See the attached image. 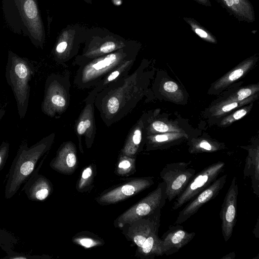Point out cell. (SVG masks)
Returning a JSON list of instances; mask_svg holds the SVG:
<instances>
[{
  "mask_svg": "<svg viewBox=\"0 0 259 259\" xmlns=\"http://www.w3.org/2000/svg\"><path fill=\"white\" fill-rule=\"evenodd\" d=\"M76 242L87 248L92 247L99 244V242L89 237H83L76 239Z\"/></svg>",
  "mask_w": 259,
  "mask_h": 259,
  "instance_id": "obj_28",
  "label": "cell"
},
{
  "mask_svg": "<svg viewBox=\"0 0 259 259\" xmlns=\"http://www.w3.org/2000/svg\"><path fill=\"white\" fill-rule=\"evenodd\" d=\"M52 137H46L30 147L22 143L17 152L8 175L5 197L11 198L29 178L40 158L49 150Z\"/></svg>",
  "mask_w": 259,
  "mask_h": 259,
  "instance_id": "obj_2",
  "label": "cell"
},
{
  "mask_svg": "<svg viewBox=\"0 0 259 259\" xmlns=\"http://www.w3.org/2000/svg\"><path fill=\"white\" fill-rule=\"evenodd\" d=\"M153 128L157 132L165 133L169 131V126L163 122L156 121L152 123Z\"/></svg>",
  "mask_w": 259,
  "mask_h": 259,
  "instance_id": "obj_30",
  "label": "cell"
},
{
  "mask_svg": "<svg viewBox=\"0 0 259 259\" xmlns=\"http://www.w3.org/2000/svg\"><path fill=\"white\" fill-rule=\"evenodd\" d=\"M90 125L91 121L89 119L80 121L77 127V132L78 134L79 135L83 134Z\"/></svg>",
  "mask_w": 259,
  "mask_h": 259,
  "instance_id": "obj_31",
  "label": "cell"
},
{
  "mask_svg": "<svg viewBox=\"0 0 259 259\" xmlns=\"http://www.w3.org/2000/svg\"><path fill=\"white\" fill-rule=\"evenodd\" d=\"M5 20L15 33L27 36L36 47L44 41V30L36 0H2Z\"/></svg>",
  "mask_w": 259,
  "mask_h": 259,
  "instance_id": "obj_1",
  "label": "cell"
},
{
  "mask_svg": "<svg viewBox=\"0 0 259 259\" xmlns=\"http://www.w3.org/2000/svg\"><path fill=\"white\" fill-rule=\"evenodd\" d=\"M163 89L168 93H174L178 90V86L174 81H167L164 83Z\"/></svg>",
  "mask_w": 259,
  "mask_h": 259,
  "instance_id": "obj_32",
  "label": "cell"
},
{
  "mask_svg": "<svg viewBox=\"0 0 259 259\" xmlns=\"http://www.w3.org/2000/svg\"><path fill=\"white\" fill-rule=\"evenodd\" d=\"M167 196L164 182L158 184L155 189L132 206L114 221L115 227L121 228L137 219L150 215L165 205Z\"/></svg>",
  "mask_w": 259,
  "mask_h": 259,
  "instance_id": "obj_4",
  "label": "cell"
},
{
  "mask_svg": "<svg viewBox=\"0 0 259 259\" xmlns=\"http://www.w3.org/2000/svg\"><path fill=\"white\" fill-rule=\"evenodd\" d=\"M198 3L199 4H200L201 5L206 6V7H211V4L209 0H193Z\"/></svg>",
  "mask_w": 259,
  "mask_h": 259,
  "instance_id": "obj_37",
  "label": "cell"
},
{
  "mask_svg": "<svg viewBox=\"0 0 259 259\" xmlns=\"http://www.w3.org/2000/svg\"><path fill=\"white\" fill-rule=\"evenodd\" d=\"M161 209L125 225L123 233L128 240L133 242L137 248L141 247L152 233L158 231L160 224Z\"/></svg>",
  "mask_w": 259,
  "mask_h": 259,
  "instance_id": "obj_7",
  "label": "cell"
},
{
  "mask_svg": "<svg viewBox=\"0 0 259 259\" xmlns=\"http://www.w3.org/2000/svg\"><path fill=\"white\" fill-rule=\"evenodd\" d=\"M135 160L130 157L122 158L118 164L117 172L120 175H127L135 169Z\"/></svg>",
  "mask_w": 259,
  "mask_h": 259,
  "instance_id": "obj_22",
  "label": "cell"
},
{
  "mask_svg": "<svg viewBox=\"0 0 259 259\" xmlns=\"http://www.w3.org/2000/svg\"><path fill=\"white\" fill-rule=\"evenodd\" d=\"M225 166L224 162L218 161L195 174L183 191L176 198L172 209L180 208L208 187L218 178Z\"/></svg>",
  "mask_w": 259,
  "mask_h": 259,
  "instance_id": "obj_6",
  "label": "cell"
},
{
  "mask_svg": "<svg viewBox=\"0 0 259 259\" xmlns=\"http://www.w3.org/2000/svg\"><path fill=\"white\" fill-rule=\"evenodd\" d=\"M231 15L240 21L253 22L255 15L253 7L248 0H216Z\"/></svg>",
  "mask_w": 259,
  "mask_h": 259,
  "instance_id": "obj_13",
  "label": "cell"
},
{
  "mask_svg": "<svg viewBox=\"0 0 259 259\" xmlns=\"http://www.w3.org/2000/svg\"><path fill=\"white\" fill-rule=\"evenodd\" d=\"M142 140V134L140 130H136L132 138V141L135 145H138L141 143Z\"/></svg>",
  "mask_w": 259,
  "mask_h": 259,
  "instance_id": "obj_34",
  "label": "cell"
},
{
  "mask_svg": "<svg viewBox=\"0 0 259 259\" xmlns=\"http://www.w3.org/2000/svg\"><path fill=\"white\" fill-rule=\"evenodd\" d=\"M191 161L168 163L160 172L161 179L165 184L167 199L171 201L185 189L195 174V170L189 167Z\"/></svg>",
  "mask_w": 259,
  "mask_h": 259,
  "instance_id": "obj_5",
  "label": "cell"
},
{
  "mask_svg": "<svg viewBox=\"0 0 259 259\" xmlns=\"http://www.w3.org/2000/svg\"><path fill=\"white\" fill-rule=\"evenodd\" d=\"M119 74V72L118 71H115L112 72L109 76H108L107 79L108 81H112L115 79Z\"/></svg>",
  "mask_w": 259,
  "mask_h": 259,
  "instance_id": "obj_38",
  "label": "cell"
},
{
  "mask_svg": "<svg viewBox=\"0 0 259 259\" xmlns=\"http://www.w3.org/2000/svg\"><path fill=\"white\" fill-rule=\"evenodd\" d=\"M183 19L190 26L191 30L205 41L213 44L217 42L215 36L196 20L190 17H184Z\"/></svg>",
  "mask_w": 259,
  "mask_h": 259,
  "instance_id": "obj_18",
  "label": "cell"
},
{
  "mask_svg": "<svg viewBox=\"0 0 259 259\" xmlns=\"http://www.w3.org/2000/svg\"><path fill=\"white\" fill-rule=\"evenodd\" d=\"M227 178L224 175L198 193L179 213L175 224H181L196 213L204 204L215 198L224 187Z\"/></svg>",
  "mask_w": 259,
  "mask_h": 259,
  "instance_id": "obj_8",
  "label": "cell"
},
{
  "mask_svg": "<svg viewBox=\"0 0 259 259\" xmlns=\"http://www.w3.org/2000/svg\"><path fill=\"white\" fill-rule=\"evenodd\" d=\"M5 112H6L5 110H4L3 108H1L0 109V121L1 120V119H2L3 116H4V115L5 114Z\"/></svg>",
  "mask_w": 259,
  "mask_h": 259,
  "instance_id": "obj_40",
  "label": "cell"
},
{
  "mask_svg": "<svg viewBox=\"0 0 259 259\" xmlns=\"http://www.w3.org/2000/svg\"><path fill=\"white\" fill-rule=\"evenodd\" d=\"M158 231L152 233L142 244L137 248L136 255L142 259H152L155 256L164 254L163 242L158 235Z\"/></svg>",
  "mask_w": 259,
  "mask_h": 259,
  "instance_id": "obj_16",
  "label": "cell"
},
{
  "mask_svg": "<svg viewBox=\"0 0 259 259\" xmlns=\"http://www.w3.org/2000/svg\"><path fill=\"white\" fill-rule=\"evenodd\" d=\"M115 48V44L112 41L106 42L100 48V51L104 53L112 52Z\"/></svg>",
  "mask_w": 259,
  "mask_h": 259,
  "instance_id": "obj_33",
  "label": "cell"
},
{
  "mask_svg": "<svg viewBox=\"0 0 259 259\" xmlns=\"http://www.w3.org/2000/svg\"><path fill=\"white\" fill-rule=\"evenodd\" d=\"M223 148L220 144L210 142L206 140L193 142L191 144L189 151L192 153L212 152Z\"/></svg>",
  "mask_w": 259,
  "mask_h": 259,
  "instance_id": "obj_20",
  "label": "cell"
},
{
  "mask_svg": "<svg viewBox=\"0 0 259 259\" xmlns=\"http://www.w3.org/2000/svg\"><path fill=\"white\" fill-rule=\"evenodd\" d=\"M77 158L75 152L71 149H63L50 163L51 167L63 174H71L75 169Z\"/></svg>",
  "mask_w": 259,
  "mask_h": 259,
  "instance_id": "obj_17",
  "label": "cell"
},
{
  "mask_svg": "<svg viewBox=\"0 0 259 259\" xmlns=\"http://www.w3.org/2000/svg\"><path fill=\"white\" fill-rule=\"evenodd\" d=\"M116 57L115 54H110L105 57L104 59L101 60L96 64L92 65V68L96 70H102L107 66H110L116 60Z\"/></svg>",
  "mask_w": 259,
  "mask_h": 259,
  "instance_id": "obj_25",
  "label": "cell"
},
{
  "mask_svg": "<svg viewBox=\"0 0 259 259\" xmlns=\"http://www.w3.org/2000/svg\"><path fill=\"white\" fill-rule=\"evenodd\" d=\"M249 111L248 108L245 107L237 110L228 117L225 118L221 122L222 124L230 123L235 120H239L244 117Z\"/></svg>",
  "mask_w": 259,
  "mask_h": 259,
  "instance_id": "obj_24",
  "label": "cell"
},
{
  "mask_svg": "<svg viewBox=\"0 0 259 259\" xmlns=\"http://www.w3.org/2000/svg\"><path fill=\"white\" fill-rule=\"evenodd\" d=\"M258 218L257 219L256 223L253 230V233L256 238H259V222Z\"/></svg>",
  "mask_w": 259,
  "mask_h": 259,
  "instance_id": "obj_36",
  "label": "cell"
},
{
  "mask_svg": "<svg viewBox=\"0 0 259 259\" xmlns=\"http://www.w3.org/2000/svg\"><path fill=\"white\" fill-rule=\"evenodd\" d=\"M43 160L35 168L32 174L24 184V191L28 199L32 201H43L46 199L53 191L51 182L38 171Z\"/></svg>",
  "mask_w": 259,
  "mask_h": 259,
  "instance_id": "obj_11",
  "label": "cell"
},
{
  "mask_svg": "<svg viewBox=\"0 0 259 259\" xmlns=\"http://www.w3.org/2000/svg\"><path fill=\"white\" fill-rule=\"evenodd\" d=\"M67 46V43L65 41H62L59 43L56 49V52L58 53H62L66 50Z\"/></svg>",
  "mask_w": 259,
  "mask_h": 259,
  "instance_id": "obj_35",
  "label": "cell"
},
{
  "mask_svg": "<svg viewBox=\"0 0 259 259\" xmlns=\"http://www.w3.org/2000/svg\"><path fill=\"white\" fill-rule=\"evenodd\" d=\"M255 98V95L242 101H223L215 107L213 111L215 116H221L231 110L251 102Z\"/></svg>",
  "mask_w": 259,
  "mask_h": 259,
  "instance_id": "obj_19",
  "label": "cell"
},
{
  "mask_svg": "<svg viewBox=\"0 0 259 259\" xmlns=\"http://www.w3.org/2000/svg\"><path fill=\"white\" fill-rule=\"evenodd\" d=\"M255 57H251L241 62L233 70L220 78L214 84V91L224 89L239 79L249 70L255 62Z\"/></svg>",
  "mask_w": 259,
  "mask_h": 259,
  "instance_id": "obj_15",
  "label": "cell"
},
{
  "mask_svg": "<svg viewBox=\"0 0 259 259\" xmlns=\"http://www.w3.org/2000/svg\"><path fill=\"white\" fill-rule=\"evenodd\" d=\"M93 175V170L92 166H89L83 170L77 186L78 191L82 190L90 183Z\"/></svg>",
  "mask_w": 259,
  "mask_h": 259,
  "instance_id": "obj_23",
  "label": "cell"
},
{
  "mask_svg": "<svg viewBox=\"0 0 259 259\" xmlns=\"http://www.w3.org/2000/svg\"><path fill=\"white\" fill-rule=\"evenodd\" d=\"M248 154L246 158L243 170L244 178L251 179L253 193L259 196V152L258 146L248 147Z\"/></svg>",
  "mask_w": 259,
  "mask_h": 259,
  "instance_id": "obj_14",
  "label": "cell"
},
{
  "mask_svg": "<svg viewBox=\"0 0 259 259\" xmlns=\"http://www.w3.org/2000/svg\"><path fill=\"white\" fill-rule=\"evenodd\" d=\"M238 195L237 179L234 177L226 194L220 213L222 221V233L226 242L231 237L236 225Z\"/></svg>",
  "mask_w": 259,
  "mask_h": 259,
  "instance_id": "obj_9",
  "label": "cell"
},
{
  "mask_svg": "<svg viewBox=\"0 0 259 259\" xmlns=\"http://www.w3.org/2000/svg\"><path fill=\"white\" fill-rule=\"evenodd\" d=\"M176 139V138H175L174 136L163 134L156 136L154 137V141L157 147L158 145L159 146H162L163 145H166L168 142H171L174 140H175Z\"/></svg>",
  "mask_w": 259,
  "mask_h": 259,
  "instance_id": "obj_27",
  "label": "cell"
},
{
  "mask_svg": "<svg viewBox=\"0 0 259 259\" xmlns=\"http://www.w3.org/2000/svg\"><path fill=\"white\" fill-rule=\"evenodd\" d=\"M154 183L153 177L135 179L102 194L97 201L104 205L115 203L138 193Z\"/></svg>",
  "mask_w": 259,
  "mask_h": 259,
  "instance_id": "obj_10",
  "label": "cell"
},
{
  "mask_svg": "<svg viewBox=\"0 0 259 259\" xmlns=\"http://www.w3.org/2000/svg\"><path fill=\"white\" fill-rule=\"evenodd\" d=\"M258 90L257 85L241 88L233 93L224 101H242L254 95Z\"/></svg>",
  "mask_w": 259,
  "mask_h": 259,
  "instance_id": "obj_21",
  "label": "cell"
},
{
  "mask_svg": "<svg viewBox=\"0 0 259 259\" xmlns=\"http://www.w3.org/2000/svg\"><path fill=\"white\" fill-rule=\"evenodd\" d=\"M1 109V103H0V109Z\"/></svg>",
  "mask_w": 259,
  "mask_h": 259,
  "instance_id": "obj_41",
  "label": "cell"
},
{
  "mask_svg": "<svg viewBox=\"0 0 259 259\" xmlns=\"http://www.w3.org/2000/svg\"><path fill=\"white\" fill-rule=\"evenodd\" d=\"M195 236V232H188L180 224L169 227L161 238L164 254L169 255L177 252L190 242Z\"/></svg>",
  "mask_w": 259,
  "mask_h": 259,
  "instance_id": "obj_12",
  "label": "cell"
},
{
  "mask_svg": "<svg viewBox=\"0 0 259 259\" xmlns=\"http://www.w3.org/2000/svg\"><path fill=\"white\" fill-rule=\"evenodd\" d=\"M119 101L115 97H111L108 101V110L111 114L115 113L119 109Z\"/></svg>",
  "mask_w": 259,
  "mask_h": 259,
  "instance_id": "obj_29",
  "label": "cell"
},
{
  "mask_svg": "<svg viewBox=\"0 0 259 259\" xmlns=\"http://www.w3.org/2000/svg\"><path fill=\"white\" fill-rule=\"evenodd\" d=\"M33 63L27 58L18 56L12 51L8 53L5 77L16 102L19 118L23 119L29 105L30 81L34 75Z\"/></svg>",
  "mask_w": 259,
  "mask_h": 259,
  "instance_id": "obj_3",
  "label": "cell"
},
{
  "mask_svg": "<svg viewBox=\"0 0 259 259\" xmlns=\"http://www.w3.org/2000/svg\"><path fill=\"white\" fill-rule=\"evenodd\" d=\"M236 254L235 251L231 252L222 257V259H233L235 257Z\"/></svg>",
  "mask_w": 259,
  "mask_h": 259,
  "instance_id": "obj_39",
  "label": "cell"
},
{
  "mask_svg": "<svg viewBox=\"0 0 259 259\" xmlns=\"http://www.w3.org/2000/svg\"><path fill=\"white\" fill-rule=\"evenodd\" d=\"M10 145L6 141H3L0 145V171L4 167L9 156Z\"/></svg>",
  "mask_w": 259,
  "mask_h": 259,
  "instance_id": "obj_26",
  "label": "cell"
}]
</instances>
